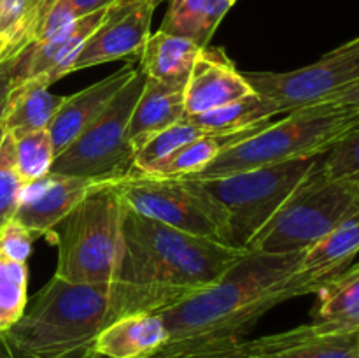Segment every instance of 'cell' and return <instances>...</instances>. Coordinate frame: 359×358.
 <instances>
[{"instance_id": "cell-1", "label": "cell", "mask_w": 359, "mask_h": 358, "mask_svg": "<svg viewBox=\"0 0 359 358\" xmlns=\"http://www.w3.org/2000/svg\"><path fill=\"white\" fill-rule=\"evenodd\" d=\"M305 251L249 249L217 283L160 312L168 340L151 357L226 350L245 340L263 314L290 298L319 293L330 281L300 267Z\"/></svg>"}, {"instance_id": "cell-2", "label": "cell", "mask_w": 359, "mask_h": 358, "mask_svg": "<svg viewBox=\"0 0 359 358\" xmlns=\"http://www.w3.org/2000/svg\"><path fill=\"white\" fill-rule=\"evenodd\" d=\"M248 251L167 227L125 206L121 251L109 283V323L175 307L217 283Z\"/></svg>"}, {"instance_id": "cell-3", "label": "cell", "mask_w": 359, "mask_h": 358, "mask_svg": "<svg viewBox=\"0 0 359 358\" xmlns=\"http://www.w3.org/2000/svg\"><path fill=\"white\" fill-rule=\"evenodd\" d=\"M109 325V284H79L53 276L9 329L0 346L14 358H98Z\"/></svg>"}, {"instance_id": "cell-4", "label": "cell", "mask_w": 359, "mask_h": 358, "mask_svg": "<svg viewBox=\"0 0 359 358\" xmlns=\"http://www.w3.org/2000/svg\"><path fill=\"white\" fill-rule=\"evenodd\" d=\"M359 128V109L314 105L270 121L251 137L226 147L191 179H216L251 168L325 154Z\"/></svg>"}, {"instance_id": "cell-5", "label": "cell", "mask_w": 359, "mask_h": 358, "mask_svg": "<svg viewBox=\"0 0 359 358\" xmlns=\"http://www.w3.org/2000/svg\"><path fill=\"white\" fill-rule=\"evenodd\" d=\"M125 204L111 181L97 183L51 230L58 246L55 276L69 283L109 284L123 242Z\"/></svg>"}, {"instance_id": "cell-6", "label": "cell", "mask_w": 359, "mask_h": 358, "mask_svg": "<svg viewBox=\"0 0 359 358\" xmlns=\"http://www.w3.org/2000/svg\"><path fill=\"white\" fill-rule=\"evenodd\" d=\"M358 209L359 188L326 174L321 154L307 178L256 234L248 249L263 253L307 251Z\"/></svg>"}, {"instance_id": "cell-7", "label": "cell", "mask_w": 359, "mask_h": 358, "mask_svg": "<svg viewBox=\"0 0 359 358\" xmlns=\"http://www.w3.org/2000/svg\"><path fill=\"white\" fill-rule=\"evenodd\" d=\"M319 158L321 154L196 181L226 214L231 246L248 249L256 234L283 207Z\"/></svg>"}, {"instance_id": "cell-8", "label": "cell", "mask_w": 359, "mask_h": 358, "mask_svg": "<svg viewBox=\"0 0 359 358\" xmlns=\"http://www.w3.org/2000/svg\"><path fill=\"white\" fill-rule=\"evenodd\" d=\"M144 84L146 74L137 65V72L109 107L72 144L56 154L51 165L53 174L97 183L116 181L128 175L135 160V150L128 140V125Z\"/></svg>"}, {"instance_id": "cell-9", "label": "cell", "mask_w": 359, "mask_h": 358, "mask_svg": "<svg viewBox=\"0 0 359 358\" xmlns=\"http://www.w3.org/2000/svg\"><path fill=\"white\" fill-rule=\"evenodd\" d=\"M111 183L133 213L231 246L226 214L196 179L128 174Z\"/></svg>"}, {"instance_id": "cell-10", "label": "cell", "mask_w": 359, "mask_h": 358, "mask_svg": "<svg viewBox=\"0 0 359 358\" xmlns=\"http://www.w3.org/2000/svg\"><path fill=\"white\" fill-rule=\"evenodd\" d=\"M242 74L255 93L272 102L279 114L325 105L359 84V37L297 70Z\"/></svg>"}, {"instance_id": "cell-11", "label": "cell", "mask_w": 359, "mask_h": 358, "mask_svg": "<svg viewBox=\"0 0 359 358\" xmlns=\"http://www.w3.org/2000/svg\"><path fill=\"white\" fill-rule=\"evenodd\" d=\"M161 0H121L74 60L70 74L116 60L139 56L151 35V21Z\"/></svg>"}, {"instance_id": "cell-12", "label": "cell", "mask_w": 359, "mask_h": 358, "mask_svg": "<svg viewBox=\"0 0 359 358\" xmlns=\"http://www.w3.org/2000/svg\"><path fill=\"white\" fill-rule=\"evenodd\" d=\"M109 11H97L79 18L60 34L25 48L14 65V83H39L49 88L70 74L74 60L88 39L104 25Z\"/></svg>"}, {"instance_id": "cell-13", "label": "cell", "mask_w": 359, "mask_h": 358, "mask_svg": "<svg viewBox=\"0 0 359 358\" xmlns=\"http://www.w3.org/2000/svg\"><path fill=\"white\" fill-rule=\"evenodd\" d=\"M95 185L97 181L91 179L49 172L21 186L13 220L30 230L35 239L46 237Z\"/></svg>"}, {"instance_id": "cell-14", "label": "cell", "mask_w": 359, "mask_h": 358, "mask_svg": "<svg viewBox=\"0 0 359 358\" xmlns=\"http://www.w3.org/2000/svg\"><path fill=\"white\" fill-rule=\"evenodd\" d=\"M255 93L244 74L221 48H203L184 86L186 118L203 114Z\"/></svg>"}, {"instance_id": "cell-15", "label": "cell", "mask_w": 359, "mask_h": 358, "mask_svg": "<svg viewBox=\"0 0 359 358\" xmlns=\"http://www.w3.org/2000/svg\"><path fill=\"white\" fill-rule=\"evenodd\" d=\"M248 358H359V330L330 332L312 321L248 340Z\"/></svg>"}, {"instance_id": "cell-16", "label": "cell", "mask_w": 359, "mask_h": 358, "mask_svg": "<svg viewBox=\"0 0 359 358\" xmlns=\"http://www.w3.org/2000/svg\"><path fill=\"white\" fill-rule=\"evenodd\" d=\"M135 72V65H126L77 93L67 95L65 102L48 126L56 154L72 144L109 107Z\"/></svg>"}, {"instance_id": "cell-17", "label": "cell", "mask_w": 359, "mask_h": 358, "mask_svg": "<svg viewBox=\"0 0 359 358\" xmlns=\"http://www.w3.org/2000/svg\"><path fill=\"white\" fill-rule=\"evenodd\" d=\"M168 340L160 314L123 316L109 323L98 336V358H147Z\"/></svg>"}, {"instance_id": "cell-18", "label": "cell", "mask_w": 359, "mask_h": 358, "mask_svg": "<svg viewBox=\"0 0 359 358\" xmlns=\"http://www.w3.org/2000/svg\"><path fill=\"white\" fill-rule=\"evenodd\" d=\"M184 118V88L168 86L146 76V84L130 118V144L137 153L151 137Z\"/></svg>"}, {"instance_id": "cell-19", "label": "cell", "mask_w": 359, "mask_h": 358, "mask_svg": "<svg viewBox=\"0 0 359 358\" xmlns=\"http://www.w3.org/2000/svg\"><path fill=\"white\" fill-rule=\"evenodd\" d=\"M202 49L188 39L158 30L147 37L139 55V67L149 79L184 88Z\"/></svg>"}, {"instance_id": "cell-20", "label": "cell", "mask_w": 359, "mask_h": 358, "mask_svg": "<svg viewBox=\"0 0 359 358\" xmlns=\"http://www.w3.org/2000/svg\"><path fill=\"white\" fill-rule=\"evenodd\" d=\"M65 98L67 95L51 93L44 84L13 83L2 128L13 137L48 130Z\"/></svg>"}, {"instance_id": "cell-21", "label": "cell", "mask_w": 359, "mask_h": 358, "mask_svg": "<svg viewBox=\"0 0 359 358\" xmlns=\"http://www.w3.org/2000/svg\"><path fill=\"white\" fill-rule=\"evenodd\" d=\"M230 7L228 0H168V9L158 30L207 48Z\"/></svg>"}, {"instance_id": "cell-22", "label": "cell", "mask_w": 359, "mask_h": 358, "mask_svg": "<svg viewBox=\"0 0 359 358\" xmlns=\"http://www.w3.org/2000/svg\"><path fill=\"white\" fill-rule=\"evenodd\" d=\"M314 323L330 332L359 330V263L347 267L319 291Z\"/></svg>"}, {"instance_id": "cell-23", "label": "cell", "mask_w": 359, "mask_h": 358, "mask_svg": "<svg viewBox=\"0 0 359 358\" xmlns=\"http://www.w3.org/2000/svg\"><path fill=\"white\" fill-rule=\"evenodd\" d=\"M266 123H259V125L242 130V132L207 133V135L198 137L193 142L186 144L184 147L175 151L174 154L165 158L147 175H160V178H191V175H196L207 165L212 164L226 147L233 146L245 137L255 135Z\"/></svg>"}, {"instance_id": "cell-24", "label": "cell", "mask_w": 359, "mask_h": 358, "mask_svg": "<svg viewBox=\"0 0 359 358\" xmlns=\"http://www.w3.org/2000/svg\"><path fill=\"white\" fill-rule=\"evenodd\" d=\"M359 253V209L305 251L300 267L328 281L344 272Z\"/></svg>"}, {"instance_id": "cell-25", "label": "cell", "mask_w": 359, "mask_h": 358, "mask_svg": "<svg viewBox=\"0 0 359 358\" xmlns=\"http://www.w3.org/2000/svg\"><path fill=\"white\" fill-rule=\"evenodd\" d=\"M276 116H279V111L272 102L263 98L262 95L251 93L226 105H221L214 111L191 116V119L210 133H230L242 132L259 123L272 121Z\"/></svg>"}, {"instance_id": "cell-26", "label": "cell", "mask_w": 359, "mask_h": 358, "mask_svg": "<svg viewBox=\"0 0 359 358\" xmlns=\"http://www.w3.org/2000/svg\"><path fill=\"white\" fill-rule=\"evenodd\" d=\"M207 130L196 125L191 118L181 119L175 125L168 126L163 132L156 133L151 137L142 147L135 153V160H133V168L130 174H149L158 164L174 154L175 151L184 147L186 144L193 142L198 137L207 135Z\"/></svg>"}, {"instance_id": "cell-27", "label": "cell", "mask_w": 359, "mask_h": 358, "mask_svg": "<svg viewBox=\"0 0 359 358\" xmlns=\"http://www.w3.org/2000/svg\"><path fill=\"white\" fill-rule=\"evenodd\" d=\"M14 139V165L21 183H32L51 172L56 153L48 130L23 133Z\"/></svg>"}, {"instance_id": "cell-28", "label": "cell", "mask_w": 359, "mask_h": 358, "mask_svg": "<svg viewBox=\"0 0 359 358\" xmlns=\"http://www.w3.org/2000/svg\"><path fill=\"white\" fill-rule=\"evenodd\" d=\"M28 267L0 256V316L9 329L27 307Z\"/></svg>"}, {"instance_id": "cell-29", "label": "cell", "mask_w": 359, "mask_h": 358, "mask_svg": "<svg viewBox=\"0 0 359 358\" xmlns=\"http://www.w3.org/2000/svg\"><path fill=\"white\" fill-rule=\"evenodd\" d=\"M23 186L14 165V139L0 123V227L13 220Z\"/></svg>"}, {"instance_id": "cell-30", "label": "cell", "mask_w": 359, "mask_h": 358, "mask_svg": "<svg viewBox=\"0 0 359 358\" xmlns=\"http://www.w3.org/2000/svg\"><path fill=\"white\" fill-rule=\"evenodd\" d=\"M323 168L332 178L349 181L359 188V128L323 154Z\"/></svg>"}, {"instance_id": "cell-31", "label": "cell", "mask_w": 359, "mask_h": 358, "mask_svg": "<svg viewBox=\"0 0 359 358\" xmlns=\"http://www.w3.org/2000/svg\"><path fill=\"white\" fill-rule=\"evenodd\" d=\"M28 0H0V51L2 55H20L18 34L27 11Z\"/></svg>"}, {"instance_id": "cell-32", "label": "cell", "mask_w": 359, "mask_h": 358, "mask_svg": "<svg viewBox=\"0 0 359 358\" xmlns=\"http://www.w3.org/2000/svg\"><path fill=\"white\" fill-rule=\"evenodd\" d=\"M34 242L35 237L30 230H27L16 220H9L0 227V256L4 258L27 263Z\"/></svg>"}, {"instance_id": "cell-33", "label": "cell", "mask_w": 359, "mask_h": 358, "mask_svg": "<svg viewBox=\"0 0 359 358\" xmlns=\"http://www.w3.org/2000/svg\"><path fill=\"white\" fill-rule=\"evenodd\" d=\"M20 55H0V123H2L4 114H6L7 102H9L14 83V65H16Z\"/></svg>"}, {"instance_id": "cell-34", "label": "cell", "mask_w": 359, "mask_h": 358, "mask_svg": "<svg viewBox=\"0 0 359 358\" xmlns=\"http://www.w3.org/2000/svg\"><path fill=\"white\" fill-rule=\"evenodd\" d=\"M72 9L76 11V14L79 18L88 16V14H93L97 11L111 9L116 4H119L121 0H69Z\"/></svg>"}, {"instance_id": "cell-35", "label": "cell", "mask_w": 359, "mask_h": 358, "mask_svg": "<svg viewBox=\"0 0 359 358\" xmlns=\"http://www.w3.org/2000/svg\"><path fill=\"white\" fill-rule=\"evenodd\" d=\"M325 105H342V107L359 109V84L349 88V90L340 93L339 97H335L332 102H328Z\"/></svg>"}, {"instance_id": "cell-36", "label": "cell", "mask_w": 359, "mask_h": 358, "mask_svg": "<svg viewBox=\"0 0 359 358\" xmlns=\"http://www.w3.org/2000/svg\"><path fill=\"white\" fill-rule=\"evenodd\" d=\"M0 358H14V357H11V354L7 353L2 346H0Z\"/></svg>"}, {"instance_id": "cell-37", "label": "cell", "mask_w": 359, "mask_h": 358, "mask_svg": "<svg viewBox=\"0 0 359 358\" xmlns=\"http://www.w3.org/2000/svg\"><path fill=\"white\" fill-rule=\"evenodd\" d=\"M7 326H6V323H4V319H2V316H0V332H2V330H6Z\"/></svg>"}, {"instance_id": "cell-38", "label": "cell", "mask_w": 359, "mask_h": 358, "mask_svg": "<svg viewBox=\"0 0 359 358\" xmlns=\"http://www.w3.org/2000/svg\"><path fill=\"white\" fill-rule=\"evenodd\" d=\"M228 2H230V4H231V6H233V4H235V2H237V0H228Z\"/></svg>"}, {"instance_id": "cell-39", "label": "cell", "mask_w": 359, "mask_h": 358, "mask_svg": "<svg viewBox=\"0 0 359 358\" xmlns=\"http://www.w3.org/2000/svg\"><path fill=\"white\" fill-rule=\"evenodd\" d=\"M0 55H2V51H0ZM4 56H6V55H4Z\"/></svg>"}]
</instances>
